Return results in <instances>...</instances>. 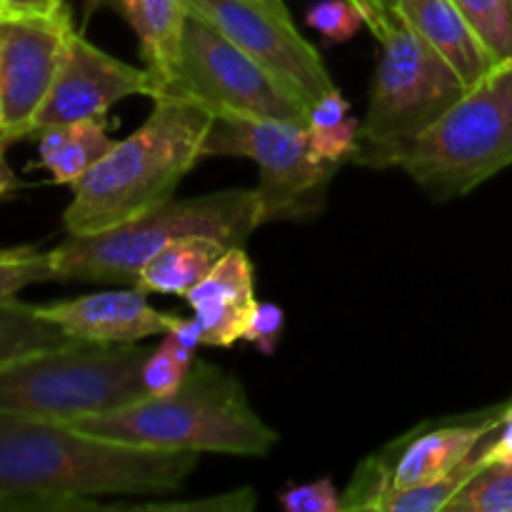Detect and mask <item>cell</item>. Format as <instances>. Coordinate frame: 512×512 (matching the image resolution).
<instances>
[{"instance_id": "cell-1", "label": "cell", "mask_w": 512, "mask_h": 512, "mask_svg": "<svg viewBox=\"0 0 512 512\" xmlns=\"http://www.w3.org/2000/svg\"><path fill=\"white\" fill-rule=\"evenodd\" d=\"M198 455L115 443L0 410V512L100 510L103 495L160 498L183 488Z\"/></svg>"}, {"instance_id": "cell-2", "label": "cell", "mask_w": 512, "mask_h": 512, "mask_svg": "<svg viewBox=\"0 0 512 512\" xmlns=\"http://www.w3.org/2000/svg\"><path fill=\"white\" fill-rule=\"evenodd\" d=\"M213 118L188 98L155 95L145 123L115 140L73 185V200L63 213L65 233H103L173 200L185 175L203 158Z\"/></svg>"}, {"instance_id": "cell-3", "label": "cell", "mask_w": 512, "mask_h": 512, "mask_svg": "<svg viewBox=\"0 0 512 512\" xmlns=\"http://www.w3.org/2000/svg\"><path fill=\"white\" fill-rule=\"evenodd\" d=\"M68 425L140 448L240 458H265L278 445V433L255 413L243 383L200 358L193 360L175 393L148 395L120 410Z\"/></svg>"}, {"instance_id": "cell-4", "label": "cell", "mask_w": 512, "mask_h": 512, "mask_svg": "<svg viewBox=\"0 0 512 512\" xmlns=\"http://www.w3.org/2000/svg\"><path fill=\"white\" fill-rule=\"evenodd\" d=\"M263 225L255 190L235 188L220 193L173 198L133 223L93 235H68L50 250L55 280L133 285L145 260L185 235H210L228 248H245Z\"/></svg>"}, {"instance_id": "cell-5", "label": "cell", "mask_w": 512, "mask_h": 512, "mask_svg": "<svg viewBox=\"0 0 512 512\" xmlns=\"http://www.w3.org/2000/svg\"><path fill=\"white\" fill-rule=\"evenodd\" d=\"M138 343H75L43 350L0 370V410L75 423L148 398Z\"/></svg>"}, {"instance_id": "cell-6", "label": "cell", "mask_w": 512, "mask_h": 512, "mask_svg": "<svg viewBox=\"0 0 512 512\" xmlns=\"http://www.w3.org/2000/svg\"><path fill=\"white\" fill-rule=\"evenodd\" d=\"M512 165V60L465 90L423 135L400 145V168L433 200L463 198Z\"/></svg>"}, {"instance_id": "cell-7", "label": "cell", "mask_w": 512, "mask_h": 512, "mask_svg": "<svg viewBox=\"0 0 512 512\" xmlns=\"http://www.w3.org/2000/svg\"><path fill=\"white\" fill-rule=\"evenodd\" d=\"M380 48L353 163L388 170L390 155L433 128L468 88L405 20H395Z\"/></svg>"}, {"instance_id": "cell-8", "label": "cell", "mask_w": 512, "mask_h": 512, "mask_svg": "<svg viewBox=\"0 0 512 512\" xmlns=\"http://www.w3.org/2000/svg\"><path fill=\"white\" fill-rule=\"evenodd\" d=\"M203 155H238L258 165L260 220H310L325 210L340 165L315 158L308 123L263 118H213Z\"/></svg>"}, {"instance_id": "cell-9", "label": "cell", "mask_w": 512, "mask_h": 512, "mask_svg": "<svg viewBox=\"0 0 512 512\" xmlns=\"http://www.w3.org/2000/svg\"><path fill=\"white\" fill-rule=\"evenodd\" d=\"M155 95L188 98L215 118L308 123L310 113L263 65L193 15L185 20L178 60Z\"/></svg>"}, {"instance_id": "cell-10", "label": "cell", "mask_w": 512, "mask_h": 512, "mask_svg": "<svg viewBox=\"0 0 512 512\" xmlns=\"http://www.w3.org/2000/svg\"><path fill=\"white\" fill-rule=\"evenodd\" d=\"M505 408L425 423L400 435L355 468L343 493V512H380L393 490L445 478L478 450L503 420Z\"/></svg>"}, {"instance_id": "cell-11", "label": "cell", "mask_w": 512, "mask_h": 512, "mask_svg": "<svg viewBox=\"0 0 512 512\" xmlns=\"http://www.w3.org/2000/svg\"><path fill=\"white\" fill-rule=\"evenodd\" d=\"M193 18L213 25L230 43L263 65L305 108L338 85L323 55L295 28L283 0H183Z\"/></svg>"}, {"instance_id": "cell-12", "label": "cell", "mask_w": 512, "mask_h": 512, "mask_svg": "<svg viewBox=\"0 0 512 512\" xmlns=\"http://www.w3.org/2000/svg\"><path fill=\"white\" fill-rule=\"evenodd\" d=\"M73 33L65 5L50 15L0 13V135L8 143L30 138Z\"/></svg>"}, {"instance_id": "cell-13", "label": "cell", "mask_w": 512, "mask_h": 512, "mask_svg": "<svg viewBox=\"0 0 512 512\" xmlns=\"http://www.w3.org/2000/svg\"><path fill=\"white\" fill-rule=\"evenodd\" d=\"M153 93L155 78L148 68H135L113 58L75 30L65 45L48 98L35 115L30 138H38V133L53 125L105 118L120 100L133 95L153 98Z\"/></svg>"}, {"instance_id": "cell-14", "label": "cell", "mask_w": 512, "mask_h": 512, "mask_svg": "<svg viewBox=\"0 0 512 512\" xmlns=\"http://www.w3.org/2000/svg\"><path fill=\"white\" fill-rule=\"evenodd\" d=\"M50 323L68 335L88 343H140L153 335L168 333L173 313H160L145 300V293L128 290L90 293L70 300L35 305Z\"/></svg>"}, {"instance_id": "cell-15", "label": "cell", "mask_w": 512, "mask_h": 512, "mask_svg": "<svg viewBox=\"0 0 512 512\" xmlns=\"http://www.w3.org/2000/svg\"><path fill=\"white\" fill-rule=\"evenodd\" d=\"M203 328V343L230 348L243 340L255 308V273L245 248H230L208 275L185 295Z\"/></svg>"}, {"instance_id": "cell-16", "label": "cell", "mask_w": 512, "mask_h": 512, "mask_svg": "<svg viewBox=\"0 0 512 512\" xmlns=\"http://www.w3.org/2000/svg\"><path fill=\"white\" fill-rule=\"evenodd\" d=\"M395 18L405 20L458 73L465 88L478 85L498 68L493 55L450 0H400Z\"/></svg>"}, {"instance_id": "cell-17", "label": "cell", "mask_w": 512, "mask_h": 512, "mask_svg": "<svg viewBox=\"0 0 512 512\" xmlns=\"http://www.w3.org/2000/svg\"><path fill=\"white\" fill-rule=\"evenodd\" d=\"M90 5H113L128 20L133 33L138 35L145 68L153 73L158 93L180 53V40L188 20L183 0H90Z\"/></svg>"}, {"instance_id": "cell-18", "label": "cell", "mask_w": 512, "mask_h": 512, "mask_svg": "<svg viewBox=\"0 0 512 512\" xmlns=\"http://www.w3.org/2000/svg\"><path fill=\"white\" fill-rule=\"evenodd\" d=\"M228 250L223 240L210 235H185L145 260L133 288L145 295L158 293L185 298Z\"/></svg>"}, {"instance_id": "cell-19", "label": "cell", "mask_w": 512, "mask_h": 512, "mask_svg": "<svg viewBox=\"0 0 512 512\" xmlns=\"http://www.w3.org/2000/svg\"><path fill=\"white\" fill-rule=\"evenodd\" d=\"M113 143L105 118L53 125L38 133V163L53 175L55 183L75 185Z\"/></svg>"}, {"instance_id": "cell-20", "label": "cell", "mask_w": 512, "mask_h": 512, "mask_svg": "<svg viewBox=\"0 0 512 512\" xmlns=\"http://www.w3.org/2000/svg\"><path fill=\"white\" fill-rule=\"evenodd\" d=\"M75 340L78 338L65 333L60 325L45 320L35 305L20 303L15 298L0 303V370L43 350L75 343Z\"/></svg>"}, {"instance_id": "cell-21", "label": "cell", "mask_w": 512, "mask_h": 512, "mask_svg": "<svg viewBox=\"0 0 512 512\" xmlns=\"http://www.w3.org/2000/svg\"><path fill=\"white\" fill-rule=\"evenodd\" d=\"M483 443L478 445V450H475L460 468H455L453 473H448L445 478H438L433 480V483L425 485H415V488L393 490V493L385 498L380 512H438L448 508L450 500H453L455 495L465 488V483H468V480L485 465Z\"/></svg>"}, {"instance_id": "cell-22", "label": "cell", "mask_w": 512, "mask_h": 512, "mask_svg": "<svg viewBox=\"0 0 512 512\" xmlns=\"http://www.w3.org/2000/svg\"><path fill=\"white\" fill-rule=\"evenodd\" d=\"M495 63L512 60V0H450Z\"/></svg>"}, {"instance_id": "cell-23", "label": "cell", "mask_w": 512, "mask_h": 512, "mask_svg": "<svg viewBox=\"0 0 512 512\" xmlns=\"http://www.w3.org/2000/svg\"><path fill=\"white\" fill-rule=\"evenodd\" d=\"M445 510L512 512V463L483 465Z\"/></svg>"}, {"instance_id": "cell-24", "label": "cell", "mask_w": 512, "mask_h": 512, "mask_svg": "<svg viewBox=\"0 0 512 512\" xmlns=\"http://www.w3.org/2000/svg\"><path fill=\"white\" fill-rule=\"evenodd\" d=\"M45 280H55L50 250H38L33 245L0 248V303H8L23 288Z\"/></svg>"}, {"instance_id": "cell-25", "label": "cell", "mask_w": 512, "mask_h": 512, "mask_svg": "<svg viewBox=\"0 0 512 512\" xmlns=\"http://www.w3.org/2000/svg\"><path fill=\"white\" fill-rule=\"evenodd\" d=\"M360 120L355 115L330 125H308V140L315 158L323 163H333L343 168L345 163H353L355 148H358Z\"/></svg>"}, {"instance_id": "cell-26", "label": "cell", "mask_w": 512, "mask_h": 512, "mask_svg": "<svg viewBox=\"0 0 512 512\" xmlns=\"http://www.w3.org/2000/svg\"><path fill=\"white\" fill-rule=\"evenodd\" d=\"M255 493L250 488L243 490H233V493H223V495H213V498H205V500H185V503H178V500H148V503H108L103 505V510L108 512H118V510H155V512H188V510H210V512H248L255 508Z\"/></svg>"}, {"instance_id": "cell-27", "label": "cell", "mask_w": 512, "mask_h": 512, "mask_svg": "<svg viewBox=\"0 0 512 512\" xmlns=\"http://www.w3.org/2000/svg\"><path fill=\"white\" fill-rule=\"evenodd\" d=\"M310 28L318 30L328 43H345L365 25L363 15L350 0H318L305 15Z\"/></svg>"}, {"instance_id": "cell-28", "label": "cell", "mask_w": 512, "mask_h": 512, "mask_svg": "<svg viewBox=\"0 0 512 512\" xmlns=\"http://www.w3.org/2000/svg\"><path fill=\"white\" fill-rule=\"evenodd\" d=\"M190 370V365H185L183 360L175 355V350L170 348L168 340L163 338V343L155 350H150L148 360L143 365V380L145 388L150 395H170L180 388V383L185 380V373Z\"/></svg>"}, {"instance_id": "cell-29", "label": "cell", "mask_w": 512, "mask_h": 512, "mask_svg": "<svg viewBox=\"0 0 512 512\" xmlns=\"http://www.w3.org/2000/svg\"><path fill=\"white\" fill-rule=\"evenodd\" d=\"M278 503L288 512H343V495L335 490L333 478L293 485L278 495Z\"/></svg>"}, {"instance_id": "cell-30", "label": "cell", "mask_w": 512, "mask_h": 512, "mask_svg": "<svg viewBox=\"0 0 512 512\" xmlns=\"http://www.w3.org/2000/svg\"><path fill=\"white\" fill-rule=\"evenodd\" d=\"M283 328H285V313L280 305L255 303L243 340H248L250 345H255L263 355H273L280 343V335H283Z\"/></svg>"}, {"instance_id": "cell-31", "label": "cell", "mask_w": 512, "mask_h": 512, "mask_svg": "<svg viewBox=\"0 0 512 512\" xmlns=\"http://www.w3.org/2000/svg\"><path fill=\"white\" fill-rule=\"evenodd\" d=\"M350 3H353L355 8L360 10V15H363L365 28L375 35V40H378V43H383V40L390 35V30H393L395 20L398 18L390 20L388 15L383 13V8L378 5V0H350Z\"/></svg>"}, {"instance_id": "cell-32", "label": "cell", "mask_w": 512, "mask_h": 512, "mask_svg": "<svg viewBox=\"0 0 512 512\" xmlns=\"http://www.w3.org/2000/svg\"><path fill=\"white\" fill-rule=\"evenodd\" d=\"M63 5L58 0H0V10L10 15H50Z\"/></svg>"}, {"instance_id": "cell-33", "label": "cell", "mask_w": 512, "mask_h": 512, "mask_svg": "<svg viewBox=\"0 0 512 512\" xmlns=\"http://www.w3.org/2000/svg\"><path fill=\"white\" fill-rule=\"evenodd\" d=\"M8 140L0 135V198H5V195L13 193L15 188H20V180L15 178L13 168L8 165V160H5V148H8Z\"/></svg>"}, {"instance_id": "cell-34", "label": "cell", "mask_w": 512, "mask_h": 512, "mask_svg": "<svg viewBox=\"0 0 512 512\" xmlns=\"http://www.w3.org/2000/svg\"><path fill=\"white\" fill-rule=\"evenodd\" d=\"M378 5L383 8V13L388 15L390 20H395V10H398L400 0H378Z\"/></svg>"}, {"instance_id": "cell-35", "label": "cell", "mask_w": 512, "mask_h": 512, "mask_svg": "<svg viewBox=\"0 0 512 512\" xmlns=\"http://www.w3.org/2000/svg\"><path fill=\"white\" fill-rule=\"evenodd\" d=\"M58 3H65V0H58Z\"/></svg>"}, {"instance_id": "cell-36", "label": "cell", "mask_w": 512, "mask_h": 512, "mask_svg": "<svg viewBox=\"0 0 512 512\" xmlns=\"http://www.w3.org/2000/svg\"><path fill=\"white\" fill-rule=\"evenodd\" d=\"M0 13H3V10H0Z\"/></svg>"}, {"instance_id": "cell-37", "label": "cell", "mask_w": 512, "mask_h": 512, "mask_svg": "<svg viewBox=\"0 0 512 512\" xmlns=\"http://www.w3.org/2000/svg\"><path fill=\"white\" fill-rule=\"evenodd\" d=\"M510 405H512V403H510Z\"/></svg>"}]
</instances>
